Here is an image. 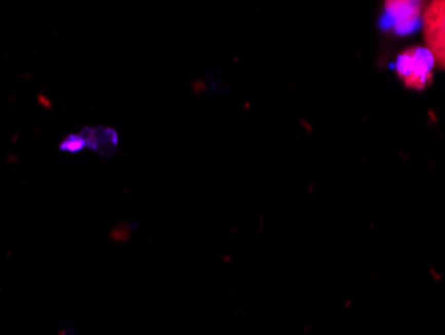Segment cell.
I'll list each match as a JSON object with an SVG mask.
<instances>
[{"label": "cell", "mask_w": 445, "mask_h": 335, "mask_svg": "<svg viewBox=\"0 0 445 335\" xmlns=\"http://www.w3.org/2000/svg\"><path fill=\"white\" fill-rule=\"evenodd\" d=\"M86 147V143H84V137L82 135H70L66 141H62L61 148L62 151H66V153H77V151H81V148Z\"/></svg>", "instance_id": "obj_5"}, {"label": "cell", "mask_w": 445, "mask_h": 335, "mask_svg": "<svg viewBox=\"0 0 445 335\" xmlns=\"http://www.w3.org/2000/svg\"><path fill=\"white\" fill-rule=\"evenodd\" d=\"M423 39L433 61L445 68V0H431L425 8Z\"/></svg>", "instance_id": "obj_2"}, {"label": "cell", "mask_w": 445, "mask_h": 335, "mask_svg": "<svg viewBox=\"0 0 445 335\" xmlns=\"http://www.w3.org/2000/svg\"><path fill=\"white\" fill-rule=\"evenodd\" d=\"M433 57L427 48H409L397 59V75L409 88L421 90L431 83Z\"/></svg>", "instance_id": "obj_1"}, {"label": "cell", "mask_w": 445, "mask_h": 335, "mask_svg": "<svg viewBox=\"0 0 445 335\" xmlns=\"http://www.w3.org/2000/svg\"><path fill=\"white\" fill-rule=\"evenodd\" d=\"M88 131L92 133V137H86V135L82 133L86 147H90L92 151H97V153H101V155H113V148L117 145L115 133L108 131V128H88Z\"/></svg>", "instance_id": "obj_4"}, {"label": "cell", "mask_w": 445, "mask_h": 335, "mask_svg": "<svg viewBox=\"0 0 445 335\" xmlns=\"http://www.w3.org/2000/svg\"><path fill=\"white\" fill-rule=\"evenodd\" d=\"M421 12V2L419 0H385V14L387 22L393 24V28L401 34L411 32Z\"/></svg>", "instance_id": "obj_3"}]
</instances>
